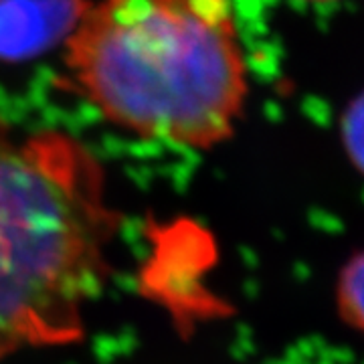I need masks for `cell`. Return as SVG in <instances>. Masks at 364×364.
<instances>
[{
  "instance_id": "6da1fadb",
  "label": "cell",
  "mask_w": 364,
  "mask_h": 364,
  "mask_svg": "<svg viewBox=\"0 0 364 364\" xmlns=\"http://www.w3.org/2000/svg\"><path fill=\"white\" fill-rule=\"evenodd\" d=\"M69 67L109 122L184 148L227 140L247 93L225 0H104L73 31Z\"/></svg>"
},
{
  "instance_id": "5b68a950",
  "label": "cell",
  "mask_w": 364,
  "mask_h": 364,
  "mask_svg": "<svg viewBox=\"0 0 364 364\" xmlns=\"http://www.w3.org/2000/svg\"><path fill=\"white\" fill-rule=\"evenodd\" d=\"M348 142L352 152L364 162V97L352 107L348 116Z\"/></svg>"
},
{
  "instance_id": "7a4b0ae2",
  "label": "cell",
  "mask_w": 364,
  "mask_h": 364,
  "mask_svg": "<svg viewBox=\"0 0 364 364\" xmlns=\"http://www.w3.org/2000/svg\"><path fill=\"white\" fill-rule=\"evenodd\" d=\"M116 225L104 172L81 144L0 124V356L83 334Z\"/></svg>"
},
{
  "instance_id": "277c9868",
  "label": "cell",
  "mask_w": 364,
  "mask_h": 364,
  "mask_svg": "<svg viewBox=\"0 0 364 364\" xmlns=\"http://www.w3.org/2000/svg\"><path fill=\"white\" fill-rule=\"evenodd\" d=\"M346 284H348L346 298H348L350 314H358V318L364 320V259L358 265H352Z\"/></svg>"
},
{
  "instance_id": "3957f363",
  "label": "cell",
  "mask_w": 364,
  "mask_h": 364,
  "mask_svg": "<svg viewBox=\"0 0 364 364\" xmlns=\"http://www.w3.org/2000/svg\"><path fill=\"white\" fill-rule=\"evenodd\" d=\"M85 0H0V57L23 59L75 31Z\"/></svg>"
}]
</instances>
